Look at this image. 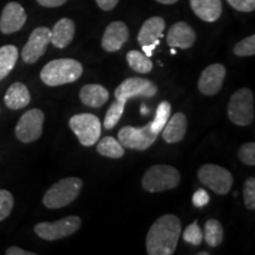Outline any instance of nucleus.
Segmentation results:
<instances>
[{"label":"nucleus","instance_id":"f257e3e1","mask_svg":"<svg viewBox=\"0 0 255 255\" xmlns=\"http://www.w3.org/2000/svg\"><path fill=\"white\" fill-rule=\"evenodd\" d=\"M182 232L181 220L174 214H165L152 223L145 238L149 255H171L175 253Z\"/></svg>","mask_w":255,"mask_h":255},{"label":"nucleus","instance_id":"f03ea898","mask_svg":"<svg viewBox=\"0 0 255 255\" xmlns=\"http://www.w3.org/2000/svg\"><path fill=\"white\" fill-rule=\"evenodd\" d=\"M82 73L83 66L78 60L71 58L55 59L41 69L40 79L47 87H59L78 81Z\"/></svg>","mask_w":255,"mask_h":255},{"label":"nucleus","instance_id":"7ed1b4c3","mask_svg":"<svg viewBox=\"0 0 255 255\" xmlns=\"http://www.w3.org/2000/svg\"><path fill=\"white\" fill-rule=\"evenodd\" d=\"M83 181L78 177H66L53 184L43 197V203L49 209H59L70 205L81 194Z\"/></svg>","mask_w":255,"mask_h":255},{"label":"nucleus","instance_id":"20e7f679","mask_svg":"<svg viewBox=\"0 0 255 255\" xmlns=\"http://www.w3.org/2000/svg\"><path fill=\"white\" fill-rule=\"evenodd\" d=\"M181 182L177 169L167 164L152 165L142 178L143 189L148 193H161L176 188Z\"/></svg>","mask_w":255,"mask_h":255},{"label":"nucleus","instance_id":"39448f33","mask_svg":"<svg viewBox=\"0 0 255 255\" xmlns=\"http://www.w3.org/2000/svg\"><path fill=\"white\" fill-rule=\"evenodd\" d=\"M228 117L239 127H246L254 121V95L250 89H239L228 103Z\"/></svg>","mask_w":255,"mask_h":255},{"label":"nucleus","instance_id":"423d86ee","mask_svg":"<svg viewBox=\"0 0 255 255\" xmlns=\"http://www.w3.org/2000/svg\"><path fill=\"white\" fill-rule=\"evenodd\" d=\"M69 126L82 145L92 146L100 139L102 133V124L100 119L95 115H75L70 119Z\"/></svg>","mask_w":255,"mask_h":255},{"label":"nucleus","instance_id":"0eeeda50","mask_svg":"<svg viewBox=\"0 0 255 255\" xmlns=\"http://www.w3.org/2000/svg\"><path fill=\"white\" fill-rule=\"evenodd\" d=\"M82 221L78 216H66L55 222H40L34 227V233L46 241H56L75 234L81 228Z\"/></svg>","mask_w":255,"mask_h":255},{"label":"nucleus","instance_id":"6e6552de","mask_svg":"<svg viewBox=\"0 0 255 255\" xmlns=\"http://www.w3.org/2000/svg\"><path fill=\"white\" fill-rule=\"evenodd\" d=\"M200 182L218 195H226L232 189L233 175L227 169L215 164H203L197 173Z\"/></svg>","mask_w":255,"mask_h":255},{"label":"nucleus","instance_id":"1a4fd4ad","mask_svg":"<svg viewBox=\"0 0 255 255\" xmlns=\"http://www.w3.org/2000/svg\"><path fill=\"white\" fill-rule=\"evenodd\" d=\"M44 113L40 109H31L25 113L15 126V136L20 142L32 143L43 133Z\"/></svg>","mask_w":255,"mask_h":255},{"label":"nucleus","instance_id":"9d476101","mask_svg":"<svg viewBox=\"0 0 255 255\" xmlns=\"http://www.w3.org/2000/svg\"><path fill=\"white\" fill-rule=\"evenodd\" d=\"M156 94H157V87L155 83L139 77L124 79L115 90L116 100H121L126 103L133 97L151 98Z\"/></svg>","mask_w":255,"mask_h":255},{"label":"nucleus","instance_id":"9b49d317","mask_svg":"<svg viewBox=\"0 0 255 255\" xmlns=\"http://www.w3.org/2000/svg\"><path fill=\"white\" fill-rule=\"evenodd\" d=\"M158 135L151 131L150 123L143 128L124 127L119 131V141L126 148L146 150L156 141Z\"/></svg>","mask_w":255,"mask_h":255},{"label":"nucleus","instance_id":"f8f14e48","mask_svg":"<svg viewBox=\"0 0 255 255\" xmlns=\"http://www.w3.org/2000/svg\"><path fill=\"white\" fill-rule=\"evenodd\" d=\"M51 43V30L47 27L40 26L34 28L30 34L27 43L21 50V58L25 63L34 64L45 53V51Z\"/></svg>","mask_w":255,"mask_h":255},{"label":"nucleus","instance_id":"ddd939ff","mask_svg":"<svg viewBox=\"0 0 255 255\" xmlns=\"http://www.w3.org/2000/svg\"><path fill=\"white\" fill-rule=\"evenodd\" d=\"M26 12L19 2L11 1L5 5L0 15V32L4 34L15 33L26 23Z\"/></svg>","mask_w":255,"mask_h":255},{"label":"nucleus","instance_id":"4468645a","mask_svg":"<svg viewBox=\"0 0 255 255\" xmlns=\"http://www.w3.org/2000/svg\"><path fill=\"white\" fill-rule=\"evenodd\" d=\"M226 77V68L220 63L207 66L201 73L197 87L201 94L214 96L221 90L223 79Z\"/></svg>","mask_w":255,"mask_h":255},{"label":"nucleus","instance_id":"2eb2a0df","mask_svg":"<svg viewBox=\"0 0 255 255\" xmlns=\"http://www.w3.org/2000/svg\"><path fill=\"white\" fill-rule=\"evenodd\" d=\"M129 38V31L123 21H113L105 28L102 38V47L107 52H116L122 49Z\"/></svg>","mask_w":255,"mask_h":255},{"label":"nucleus","instance_id":"dca6fc26","mask_svg":"<svg viewBox=\"0 0 255 255\" xmlns=\"http://www.w3.org/2000/svg\"><path fill=\"white\" fill-rule=\"evenodd\" d=\"M196 40V33L193 27L186 21H178L170 27L167 34V43L170 47H180L187 50L194 45Z\"/></svg>","mask_w":255,"mask_h":255},{"label":"nucleus","instance_id":"f3484780","mask_svg":"<svg viewBox=\"0 0 255 255\" xmlns=\"http://www.w3.org/2000/svg\"><path fill=\"white\" fill-rule=\"evenodd\" d=\"M165 28V21L161 17H151L143 23L141 30L138 32L137 40L142 47L146 45H155L159 44V39L163 37Z\"/></svg>","mask_w":255,"mask_h":255},{"label":"nucleus","instance_id":"a211bd4d","mask_svg":"<svg viewBox=\"0 0 255 255\" xmlns=\"http://www.w3.org/2000/svg\"><path fill=\"white\" fill-rule=\"evenodd\" d=\"M188 122L186 115L182 113H176L173 117H169L168 122L165 123L162 129V137L167 143H177L182 141L187 132Z\"/></svg>","mask_w":255,"mask_h":255},{"label":"nucleus","instance_id":"6ab92c4d","mask_svg":"<svg viewBox=\"0 0 255 255\" xmlns=\"http://www.w3.org/2000/svg\"><path fill=\"white\" fill-rule=\"evenodd\" d=\"M190 6L194 13L206 23H213L221 17V0H190Z\"/></svg>","mask_w":255,"mask_h":255},{"label":"nucleus","instance_id":"aec40b11","mask_svg":"<svg viewBox=\"0 0 255 255\" xmlns=\"http://www.w3.org/2000/svg\"><path fill=\"white\" fill-rule=\"evenodd\" d=\"M75 31V23L71 19L62 18L57 21L51 31V43L57 49H64L72 41Z\"/></svg>","mask_w":255,"mask_h":255},{"label":"nucleus","instance_id":"412c9836","mask_svg":"<svg viewBox=\"0 0 255 255\" xmlns=\"http://www.w3.org/2000/svg\"><path fill=\"white\" fill-rule=\"evenodd\" d=\"M4 102L6 107L11 110L23 109L31 102L30 91L24 83L15 82L6 91Z\"/></svg>","mask_w":255,"mask_h":255},{"label":"nucleus","instance_id":"4be33fe9","mask_svg":"<svg viewBox=\"0 0 255 255\" xmlns=\"http://www.w3.org/2000/svg\"><path fill=\"white\" fill-rule=\"evenodd\" d=\"M82 103L90 108H101L109 100V91L100 84H87L81 89Z\"/></svg>","mask_w":255,"mask_h":255},{"label":"nucleus","instance_id":"5701e85b","mask_svg":"<svg viewBox=\"0 0 255 255\" xmlns=\"http://www.w3.org/2000/svg\"><path fill=\"white\" fill-rule=\"evenodd\" d=\"M19 57V51L14 45H5L0 47V81L7 77L14 69Z\"/></svg>","mask_w":255,"mask_h":255},{"label":"nucleus","instance_id":"b1692460","mask_svg":"<svg viewBox=\"0 0 255 255\" xmlns=\"http://www.w3.org/2000/svg\"><path fill=\"white\" fill-rule=\"evenodd\" d=\"M98 141L100 142L97 144V151L102 156L109 158H121L124 156L123 145L114 137L107 136L102 139H98Z\"/></svg>","mask_w":255,"mask_h":255},{"label":"nucleus","instance_id":"393cba45","mask_svg":"<svg viewBox=\"0 0 255 255\" xmlns=\"http://www.w3.org/2000/svg\"><path fill=\"white\" fill-rule=\"evenodd\" d=\"M127 62L133 71L138 73H149L152 70V62L144 53L132 50L127 53Z\"/></svg>","mask_w":255,"mask_h":255},{"label":"nucleus","instance_id":"a878e982","mask_svg":"<svg viewBox=\"0 0 255 255\" xmlns=\"http://www.w3.org/2000/svg\"><path fill=\"white\" fill-rule=\"evenodd\" d=\"M205 240L208 246L210 247H218L222 244L223 240V228L221 222L218 220H208L205 225Z\"/></svg>","mask_w":255,"mask_h":255},{"label":"nucleus","instance_id":"bb28decb","mask_svg":"<svg viewBox=\"0 0 255 255\" xmlns=\"http://www.w3.org/2000/svg\"><path fill=\"white\" fill-rule=\"evenodd\" d=\"M171 114V105L169 102L163 101L158 104L157 110H156V115H155V119L152 122H150V129L151 131L158 135L159 132L162 131L163 129L165 123L168 122L169 117H170Z\"/></svg>","mask_w":255,"mask_h":255},{"label":"nucleus","instance_id":"cd10ccee","mask_svg":"<svg viewBox=\"0 0 255 255\" xmlns=\"http://www.w3.org/2000/svg\"><path fill=\"white\" fill-rule=\"evenodd\" d=\"M124 108H126V102L121 100H116L110 105L109 110L107 111V115H105L104 119L105 129H114V128L117 126V123L120 122L121 117H122V115L124 113Z\"/></svg>","mask_w":255,"mask_h":255},{"label":"nucleus","instance_id":"c85d7f7f","mask_svg":"<svg viewBox=\"0 0 255 255\" xmlns=\"http://www.w3.org/2000/svg\"><path fill=\"white\" fill-rule=\"evenodd\" d=\"M183 240L188 244L194 245V246H199L203 241V232L197 225V222L191 223L183 232Z\"/></svg>","mask_w":255,"mask_h":255},{"label":"nucleus","instance_id":"c756f323","mask_svg":"<svg viewBox=\"0 0 255 255\" xmlns=\"http://www.w3.org/2000/svg\"><path fill=\"white\" fill-rule=\"evenodd\" d=\"M234 55L239 57H248V56H254L255 55V36H252L245 38L239 41L237 45L234 46Z\"/></svg>","mask_w":255,"mask_h":255},{"label":"nucleus","instance_id":"7c9ffc66","mask_svg":"<svg viewBox=\"0 0 255 255\" xmlns=\"http://www.w3.org/2000/svg\"><path fill=\"white\" fill-rule=\"evenodd\" d=\"M13 195L8 190L0 189V221H4L6 218H8L13 209Z\"/></svg>","mask_w":255,"mask_h":255},{"label":"nucleus","instance_id":"2f4dec72","mask_svg":"<svg viewBox=\"0 0 255 255\" xmlns=\"http://www.w3.org/2000/svg\"><path fill=\"white\" fill-rule=\"evenodd\" d=\"M239 159L246 165H255V143H245L239 149Z\"/></svg>","mask_w":255,"mask_h":255},{"label":"nucleus","instance_id":"473e14b6","mask_svg":"<svg viewBox=\"0 0 255 255\" xmlns=\"http://www.w3.org/2000/svg\"><path fill=\"white\" fill-rule=\"evenodd\" d=\"M244 200L247 209H255V178H247L244 186Z\"/></svg>","mask_w":255,"mask_h":255},{"label":"nucleus","instance_id":"72a5a7b5","mask_svg":"<svg viewBox=\"0 0 255 255\" xmlns=\"http://www.w3.org/2000/svg\"><path fill=\"white\" fill-rule=\"evenodd\" d=\"M227 2L240 12H253L255 9V0H227Z\"/></svg>","mask_w":255,"mask_h":255},{"label":"nucleus","instance_id":"f704fd0d","mask_svg":"<svg viewBox=\"0 0 255 255\" xmlns=\"http://www.w3.org/2000/svg\"><path fill=\"white\" fill-rule=\"evenodd\" d=\"M209 202V195L205 189H197L195 194L193 195V203L197 208H202L208 205Z\"/></svg>","mask_w":255,"mask_h":255},{"label":"nucleus","instance_id":"c9c22d12","mask_svg":"<svg viewBox=\"0 0 255 255\" xmlns=\"http://www.w3.org/2000/svg\"><path fill=\"white\" fill-rule=\"evenodd\" d=\"M120 0H96L97 5L100 6V8L103 11H111L116 7V5L119 4Z\"/></svg>","mask_w":255,"mask_h":255},{"label":"nucleus","instance_id":"e433bc0d","mask_svg":"<svg viewBox=\"0 0 255 255\" xmlns=\"http://www.w3.org/2000/svg\"><path fill=\"white\" fill-rule=\"evenodd\" d=\"M68 1V0H37V2L41 6H44V7H59V6H62L65 4V2Z\"/></svg>","mask_w":255,"mask_h":255},{"label":"nucleus","instance_id":"4c0bfd02","mask_svg":"<svg viewBox=\"0 0 255 255\" xmlns=\"http://www.w3.org/2000/svg\"><path fill=\"white\" fill-rule=\"evenodd\" d=\"M6 255H34L36 253H33V252H27V251H24L21 250V248L19 247H9L7 248V251L5 252Z\"/></svg>","mask_w":255,"mask_h":255},{"label":"nucleus","instance_id":"58836bf2","mask_svg":"<svg viewBox=\"0 0 255 255\" xmlns=\"http://www.w3.org/2000/svg\"><path fill=\"white\" fill-rule=\"evenodd\" d=\"M157 2H161V4H164V5H171V4H175V2H177L178 0H156Z\"/></svg>","mask_w":255,"mask_h":255},{"label":"nucleus","instance_id":"ea45409f","mask_svg":"<svg viewBox=\"0 0 255 255\" xmlns=\"http://www.w3.org/2000/svg\"><path fill=\"white\" fill-rule=\"evenodd\" d=\"M141 114H142V115H146V114H149V110L146 109L144 104H143L142 107H141Z\"/></svg>","mask_w":255,"mask_h":255},{"label":"nucleus","instance_id":"a19ab883","mask_svg":"<svg viewBox=\"0 0 255 255\" xmlns=\"http://www.w3.org/2000/svg\"><path fill=\"white\" fill-rule=\"evenodd\" d=\"M199 255H208V253H205V252H203V253H199Z\"/></svg>","mask_w":255,"mask_h":255}]
</instances>
